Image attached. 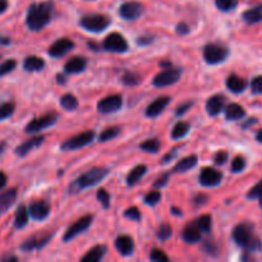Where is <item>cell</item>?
Returning <instances> with one entry per match:
<instances>
[{"label":"cell","mask_w":262,"mask_h":262,"mask_svg":"<svg viewBox=\"0 0 262 262\" xmlns=\"http://www.w3.org/2000/svg\"><path fill=\"white\" fill-rule=\"evenodd\" d=\"M53 4L51 3H40L32 4L27 12L26 25L31 31H40L51 20Z\"/></svg>","instance_id":"6da1fadb"},{"label":"cell","mask_w":262,"mask_h":262,"mask_svg":"<svg viewBox=\"0 0 262 262\" xmlns=\"http://www.w3.org/2000/svg\"><path fill=\"white\" fill-rule=\"evenodd\" d=\"M252 230V225L248 224V223H243V224L237 225L233 229L232 237L234 242L241 247L246 248L248 251H256L261 247V242L257 238L253 237Z\"/></svg>","instance_id":"7a4b0ae2"},{"label":"cell","mask_w":262,"mask_h":262,"mask_svg":"<svg viewBox=\"0 0 262 262\" xmlns=\"http://www.w3.org/2000/svg\"><path fill=\"white\" fill-rule=\"evenodd\" d=\"M107 173H109V170L104 168L91 169V170H89L87 173L82 174V176L69 187V192L77 193V192L83 191V189L89 188V187L96 186L97 183H100V182L107 176Z\"/></svg>","instance_id":"3957f363"},{"label":"cell","mask_w":262,"mask_h":262,"mask_svg":"<svg viewBox=\"0 0 262 262\" xmlns=\"http://www.w3.org/2000/svg\"><path fill=\"white\" fill-rule=\"evenodd\" d=\"M79 25H81L82 28H84L86 31H90V32H102L110 25V18L102 14L84 15L79 20Z\"/></svg>","instance_id":"277c9868"},{"label":"cell","mask_w":262,"mask_h":262,"mask_svg":"<svg viewBox=\"0 0 262 262\" xmlns=\"http://www.w3.org/2000/svg\"><path fill=\"white\" fill-rule=\"evenodd\" d=\"M228 49L223 45H217V43H209L205 46L204 49V59L207 64H220L223 61L227 60L228 58Z\"/></svg>","instance_id":"5b68a950"},{"label":"cell","mask_w":262,"mask_h":262,"mask_svg":"<svg viewBox=\"0 0 262 262\" xmlns=\"http://www.w3.org/2000/svg\"><path fill=\"white\" fill-rule=\"evenodd\" d=\"M94 137H95V133L92 132V130L82 132L79 133V135L67 140L64 143H61V150L71 151V150H77V148L84 147V146H87L89 143L92 142Z\"/></svg>","instance_id":"8992f818"},{"label":"cell","mask_w":262,"mask_h":262,"mask_svg":"<svg viewBox=\"0 0 262 262\" xmlns=\"http://www.w3.org/2000/svg\"><path fill=\"white\" fill-rule=\"evenodd\" d=\"M104 49L112 53H125L128 50V42L124 36L118 32H113L104 40Z\"/></svg>","instance_id":"52a82bcc"},{"label":"cell","mask_w":262,"mask_h":262,"mask_svg":"<svg viewBox=\"0 0 262 262\" xmlns=\"http://www.w3.org/2000/svg\"><path fill=\"white\" fill-rule=\"evenodd\" d=\"M58 119V115L55 113H50V114H46L43 117L35 118L33 120H31L27 125H26V132L27 133H36L40 132V130L45 129V128L51 127L56 123Z\"/></svg>","instance_id":"ba28073f"},{"label":"cell","mask_w":262,"mask_h":262,"mask_svg":"<svg viewBox=\"0 0 262 262\" xmlns=\"http://www.w3.org/2000/svg\"><path fill=\"white\" fill-rule=\"evenodd\" d=\"M91 224H92V216H91V215H86V216L78 219L76 223H74L73 225H71V227L67 229L66 234H64V237H63L64 242H68V241L76 238L77 235L81 234V233H83L84 230L89 229L90 225H91Z\"/></svg>","instance_id":"9c48e42d"},{"label":"cell","mask_w":262,"mask_h":262,"mask_svg":"<svg viewBox=\"0 0 262 262\" xmlns=\"http://www.w3.org/2000/svg\"><path fill=\"white\" fill-rule=\"evenodd\" d=\"M182 71L181 69H168V71H164L161 73H159L158 76L154 78L152 83L156 87H166L170 86V84L176 83L181 78Z\"/></svg>","instance_id":"30bf717a"},{"label":"cell","mask_w":262,"mask_h":262,"mask_svg":"<svg viewBox=\"0 0 262 262\" xmlns=\"http://www.w3.org/2000/svg\"><path fill=\"white\" fill-rule=\"evenodd\" d=\"M122 105L123 97L120 95H112V96H107L105 99H102L101 101H99L97 110L101 114H110V113L118 112L122 107Z\"/></svg>","instance_id":"8fae6325"},{"label":"cell","mask_w":262,"mask_h":262,"mask_svg":"<svg viewBox=\"0 0 262 262\" xmlns=\"http://www.w3.org/2000/svg\"><path fill=\"white\" fill-rule=\"evenodd\" d=\"M143 12V5L137 2H128L120 5L119 15L125 20L137 19Z\"/></svg>","instance_id":"7c38bea8"},{"label":"cell","mask_w":262,"mask_h":262,"mask_svg":"<svg viewBox=\"0 0 262 262\" xmlns=\"http://www.w3.org/2000/svg\"><path fill=\"white\" fill-rule=\"evenodd\" d=\"M223 179V174L214 168L202 169L200 174V183L205 187H215L220 184Z\"/></svg>","instance_id":"4fadbf2b"},{"label":"cell","mask_w":262,"mask_h":262,"mask_svg":"<svg viewBox=\"0 0 262 262\" xmlns=\"http://www.w3.org/2000/svg\"><path fill=\"white\" fill-rule=\"evenodd\" d=\"M74 48L73 41L69 38H60V40L55 41L53 45L49 49V55L53 58H60V56L66 55L68 51H71Z\"/></svg>","instance_id":"5bb4252c"},{"label":"cell","mask_w":262,"mask_h":262,"mask_svg":"<svg viewBox=\"0 0 262 262\" xmlns=\"http://www.w3.org/2000/svg\"><path fill=\"white\" fill-rule=\"evenodd\" d=\"M170 104V97L169 96H160L151 102L146 109V115L148 118H156L165 110V107Z\"/></svg>","instance_id":"9a60e30c"},{"label":"cell","mask_w":262,"mask_h":262,"mask_svg":"<svg viewBox=\"0 0 262 262\" xmlns=\"http://www.w3.org/2000/svg\"><path fill=\"white\" fill-rule=\"evenodd\" d=\"M28 211H30V216L35 220H43L49 216V212H50V206H49L48 202L45 201H37L33 202L28 207Z\"/></svg>","instance_id":"2e32d148"},{"label":"cell","mask_w":262,"mask_h":262,"mask_svg":"<svg viewBox=\"0 0 262 262\" xmlns=\"http://www.w3.org/2000/svg\"><path fill=\"white\" fill-rule=\"evenodd\" d=\"M115 248L122 256H130L135 252V242L129 235H120L115 241Z\"/></svg>","instance_id":"e0dca14e"},{"label":"cell","mask_w":262,"mask_h":262,"mask_svg":"<svg viewBox=\"0 0 262 262\" xmlns=\"http://www.w3.org/2000/svg\"><path fill=\"white\" fill-rule=\"evenodd\" d=\"M224 104H225V97L222 95H214V96L210 97L206 102V110L210 115L212 117H216L220 113L224 110Z\"/></svg>","instance_id":"ac0fdd59"},{"label":"cell","mask_w":262,"mask_h":262,"mask_svg":"<svg viewBox=\"0 0 262 262\" xmlns=\"http://www.w3.org/2000/svg\"><path fill=\"white\" fill-rule=\"evenodd\" d=\"M42 142H43V136H37V137L30 138V140H27L26 142H23L22 145H19L17 148H15V154L19 156H26L28 152H31L33 148L38 147Z\"/></svg>","instance_id":"d6986e66"},{"label":"cell","mask_w":262,"mask_h":262,"mask_svg":"<svg viewBox=\"0 0 262 262\" xmlns=\"http://www.w3.org/2000/svg\"><path fill=\"white\" fill-rule=\"evenodd\" d=\"M87 66V60L82 56H74L72 58L71 60L67 61V64L64 66V71L67 73H71V74H76V73H81L86 69Z\"/></svg>","instance_id":"ffe728a7"},{"label":"cell","mask_w":262,"mask_h":262,"mask_svg":"<svg viewBox=\"0 0 262 262\" xmlns=\"http://www.w3.org/2000/svg\"><path fill=\"white\" fill-rule=\"evenodd\" d=\"M17 199V189H9L0 193V214L7 211Z\"/></svg>","instance_id":"44dd1931"},{"label":"cell","mask_w":262,"mask_h":262,"mask_svg":"<svg viewBox=\"0 0 262 262\" xmlns=\"http://www.w3.org/2000/svg\"><path fill=\"white\" fill-rule=\"evenodd\" d=\"M106 253V247L105 246H95L94 248L89 251L83 257L81 258L82 262H99Z\"/></svg>","instance_id":"7402d4cb"},{"label":"cell","mask_w":262,"mask_h":262,"mask_svg":"<svg viewBox=\"0 0 262 262\" xmlns=\"http://www.w3.org/2000/svg\"><path fill=\"white\" fill-rule=\"evenodd\" d=\"M227 87L230 91L234 92V94H241L247 87V82H246V79L241 78V77L235 76V74H232V76L228 77Z\"/></svg>","instance_id":"603a6c76"},{"label":"cell","mask_w":262,"mask_h":262,"mask_svg":"<svg viewBox=\"0 0 262 262\" xmlns=\"http://www.w3.org/2000/svg\"><path fill=\"white\" fill-rule=\"evenodd\" d=\"M49 239H50V235H46V237H33L31 238V239L26 241V242L20 246V248H22V251H26V252H30V251L32 250H38V248H41L42 246H45Z\"/></svg>","instance_id":"cb8c5ba5"},{"label":"cell","mask_w":262,"mask_h":262,"mask_svg":"<svg viewBox=\"0 0 262 262\" xmlns=\"http://www.w3.org/2000/svg\"><path fill=\"white\" fill-rule=\"evenodd\" d=\"M45 67V61H43L42 58L40 56L31 55L28 58L25 59L23 61V68L27 72H38Z\"/></svg>","instance_id":"d4e9b609"},{"label":"cell","mask_w":262,"mask_h":262,"mask_svg":"<svg viewBox=\"0 0 262 262\" xmlns=\"http://www.w3.org/2000/svg\"><path fill=\"white\" fill-rule=\"evenodd\" d=\"M182 238L186 243H197L201 239V230L199 229V227L188 225V227L184 228L183 233H182Z\"/></svg>","instance_id":"484cf974"},{"label":"cell","mask_w":262,"mask_h":262,"mask_svg":"<svg viewBox=\"0 0 262 262\" xmlns=\"http://www.w3.org/2000/svg\"><path fill=\"white\" fill-rule=\"evenodd\" d=\"M246 115V110L239 104H229L225 107V118L228 120L242 119Z\"/></svg>","instance_id":"4316f807"},{"label":"cell","mask_w":262,"mask_h":262,"mask_svg":"<svg viewBox=\"0 0 262 262\" xmlns=\"http://www.w3.org/2000/svg\"><path fill=\"white\" fill-rule=\"evenodd\" d=\"M199 158L196 155H191L188 158H184L183 160L179 161L176 166H174V171L176 173H186L189 169H192L193 166H196Z\"/></svg>","instance_id":"83f0119b"},{"label":"cell","mask_w":262,"mask_h":262,"mask_svg":"<svg viewBox=\"0 0 262 262\" xmlns=\"http://www.w3.org/2000/svg\"><path fill=\"white\" fill-rule=\"evenodd\" d=\"M28 215H30V211L26 209V206L20 205L17 209V212H15V219H14V227L17 229H22L27 225L28 223Z\"/></svg>","instance_id":"f1b7e54d"},{"label":"cell","mask_w":262,"mask_h":262,"mask_svg":"<svg viewBox=\"0 0 262 262\" xmlns=\"http://www.w3.org/2000/svg\"><path fill=\"white\" fill-rule=\"evenodd\" d=\"M243 19L247 23H257L262 20V5H258V7L252 8V9H248L243 13Z\"/></svg>","instance_id":"f546056e"},{"label":"cell","mask_w":262,"mask_h":262,"mask_svg":"<svg viewBox=\"0 0 262 262\" xmlns=\"http://www.w3.org/2000/svg\"><path fill=\"white\" fill-rule=\"evenodd\" d=\"M146 171H147V166L146 165H138L136 166V168H133L127 177L128 186H133V184L137 183V182L145 176Z\"/></svg>","instance_id":"4dcf8cb0"},{"label":"cell","mask_w":262,"mask_h":262,"mask_svg":"<svg viewBox=\"0 0 262 262\" xmlns=\"http://www.w3.org/2000/svg\"><path fill=\"white\" fill-rule=\"evenodd\" d=\"M188 132H189V123L179 122L174 125L173 130H171V138H173V140H179V138H183Z\"/></svg>","instance_id":"1f68e13d"},{"label":"cell","mask_w":262,"mask_h":262,"mask_svg":"<svg viewBox=\"0 0 262 262\" xmlns=\"http://www.w3.org/2000/svg\"><path fill=\"white\" fill-rule=\"evenodd\" d=\"M161 147L160 141L156 140V138H150V140L145 141L140 145V148L145 152H151V154H156Z\"/></svg>","instance_id":"d6a6232c"},{"label":"cell","mask_w":262,"mask_h":262,"mask_svg":"<svg viewBox=\"0 0 262 262\" xmlns=\"http://www.w3.org/2000/svg\"><path fill=\"white\" fill-rule=\"evenodd\" d=\"M60 105H61V107H63V109L71 112V110H76L77 109V106H78V101H77V99L73 96V95L68 94V95H64V96L61 97Z\"/></svg>","instance_id":"836d02e7"},{"label":"cell","mask_w":262,"mask_h":262,"mask_svg":"<svg viewBox=\"0 0 262 262\" xmlns=\"http://www.w3.org/2000/svg\"><path fill=\"white\" fill-rule=\"evenodd\" d=\"M120 133V129L118 127H112V128H106L104 132H101V135L99 136V141L100 142H106V141L113 140V138L117 137L118 135Z\"/></svg>","instance_id":"e575fe53"},{"label":"cell","mask_w":262,"mask_h":262,"mask_svg":"<svg viewBox=\"0 0 262 262\" xmlns=\"http://www.w3.org/2000/svg\"><path fill=\"white\" fill-rule=\"evenodd\" d=\"M211 225L212 222L210 215H202V216L199 217V220H197V227H199V229L204 233H209L210 230H211Z\"/></svg>","instance_id":"d590c367"},{"label":"cell","mask_w":262,"mask_h":262,"mask_svg":"<svg viewBox=\"0 0 262 262\" xmlns=\"http://www.w3.org/2000/svg\"><path fill=\"white\" fill-rule=\"evenodd\" d=\"M215 4L223 12H230L238 4V0H215Z\"/></svg>","instance_id":"8d00e7d4"},{"label":"cell","mask_w":262,"mask_h":262,"mask_svg":"<svg viewBox=\"0 0 262 262\" xmlns=\"http://www.w3.org/2000/svg\"><path fill=\"white\" fill-rule=\"evenodd\" d=\"M14 113V104L13 102H4L0 105V120L8 119Z\"/></svg>","instance_id":"74e56055"},{"label":"cell","mask_w":262,"mask_h":262,"mask_svg":"<svg viewBox=\"0 0 262 262\" xmlns=\"http://www.w3.org/2000/svg\"><path fill=\"white\" fill-rule=\"evenodd\" d=\"M161 199V193L158 191H151L150 193L146 194L145 197V204L148 205V206H155L160 202Z\"/></svg>","instance_id":"f35d334b"},{"label":"cell","mask_w":262,"mask_h":262,"mask_svg":"<svg viewBox=\"0 0 262 262\" xmlns=\"http://www.w3.org/2000/svg\"><path fill=\"white\" fill-rule=\"evenodd\" d=\"M15 66H17V61L9 59V60H5L4 63L0 64V77L5 76V74L10 73L12 71H14Z\"/></svg>","instance_id":"ab89813d"},{"label":"cell","mask_w":262,"mask_h":262,"mask_svg":"<svg viewBox=\"0 0 262 262\" xmlns=\"http://www.w3.org/2000/svg\"><path fill=\"white\" fill-rule=\"evenodd\" d=\"M122 79L127 86H135V84H137L138 82L141 81V77L138 76V74L133 73V72H127V73L122 77Z\"/></svg>","instance_id":"60d3db41"},{"label":"cell","mask_w":262,"mask_h":262,"mask_svg":"<svg viewBox=\"0 0 262 262\" xmlns=\"http://www.w3.org/2000/svg\"><path fill=\"white\" fill-rule=\"evenodd\" d=\"M150 260L155 261V262H168L169 257L165 255V252L159 248H155V250L151 251L150 253Z\"/></svg>","instance_id":"b9f144b4"},{"label":"cell","mask_w":262,"mask_h":262,"mask_svg":"<svg viewBox=\"0 0 262 262\" xmlns=\"http://www.w3.org/2000/svg\"><path fill=\"white\" fill-rule=\"evenodd\" d=\"M173 234V229L169 224H163L160 228H159V232H158V237L159 239L161 241H166L171 237Z\"/></svg>","instance_id":"7bdbcfd3"},{"label":"cell","mask_w":262,"mask_h":262,"mask_svg":"<svg viewBox=\"0 0 262 262\" xmlns=\"http://www.w3.org/2000/svg\"><path fill=\"white\" fill-rule=\"evenodd\" d=\"M97 200L100 201V204L104 206V209H109L110 206V194L107 193L105 189H99V192H97Z\"/></svg>","instance_id":"ee69618b"},{"label":"cell","mask_w":262,"mask_h":262,"mask_svg":"<svg viewBox=\"0 0 262 262\" xmlns=\"http://www.w3.org/2000/svg\"><path fill=\"white\" fill-rule=\"evenodd\" d=\"M246 168V160L242 156H237L232 163V171L233 173H241Z\"/></svg>","instance_id":"f6af8a7d"},{"label":"cell","mask_w":262,"mask_h":262,"mask_svg":"<svg viewBox=\"0 0 262 262\" xmlns=\"http://www.w3.org/2000/svg\"><path fill=\"white\" fill-rule=\"evenodd\" d=\"M124 216L130 220H135V222H138V220H141V211L137 207H129V209L125 210Z\"/></svg>","instance_id":"bcb514c9"},{"label":"cell","mask_w":262,"mask_h":262,"mask_svg":"<svg viewBox=\"0 0 262 262\" xmlns=\"http://www.w3.org/2000/svg\"><path fill=\"white\" fill-rule=\"evenodd\" d=\"M251 89L256 95H262V76H257L251 82Z\"/></svg>","instance_id":"7dc6e473"},{"label":"cell","mask_w":262,"mask_h":262,"mask_svg":"<svg viewBox=\"0 0 262 262\" xmlns=\"http://www.w3.org/2000/svg\"><path fill=\"white\" fill-rule=\"evenodd\" d=\"M261 194H262V181L258 182L255 187H252V188H251V191L248 192L247 197L248 199L252 200V199H257V197H260Z\"/></svg>","instance_id":"c3c4849f"},{"label":"cell","mask_w":262,"mask_h":262,"mask_svg":"<svg viewBox=\"0 0 262 262\" xmlns=\"http://www.w3.org/2000/svg\"><path fill=\"white\" fill-rule=\"evenodd\" d=\"M228 161V152L225 151H219V152L215 154L214 156V163L217 164V165H223Z\"/></svg>","instance_id":"681fc988"},{"label":"cell","mask_w":262,"mask_h":262,"mask_svg":"<svg viewBox=\"0 0 262 262\" xmlns=\"http://www.w3.org/2000/svg\"><path fill=\"white\" fill-rule=\"evenodd\" d=\"M192 105H193V102H192V101H187V102H184V104L179 105V106L177 107L176 114L178 115V117H181V115H183L184 113L188 112V109L192 106Z\"/></svg>","instance_id":"f907efd6"},{"label":"cell","mask_w":262,"mask_h":262,"mask_svg":"<svg viewBox=\"0 0 262 262\" xmlns=\"http://www.w3.org/2000/svg\"><path fill=\"white\" fill-rule=\"evenodd\" d=\"M188 32L189 27L187 23H179V25L177 26V33H179V35H187Z\"/></svg>","instance_id":"816d5d0a"},{"label":"cell","mask_w":262,"mask_h":262,"mask_svg":"<svg viewBox=\"0 0 262 262\" xmlns=\"http://www.w3.org/2000/svg\"><path fill=\"white\" fill-rule=\"evenodd\" d=\"M168 178H169V174H165V176H164V177H161V178H159L158 182H156V183H155V187H163V186H165L166 181H168Z\"/></svg>","instance_id":"f5cc1de1"},{"label":"cell","mask_w":262,"mask_h":262,"mask_svg":"<svg viewBox=\"0 0 262 262\" xmlns=\"http://www.w3.org/2000/svg\"><path fill=\"white\" fill-rule=\"evenodd\" d=\"M7 184V176L3 171H0V189H3Z\"/></svg>","instance_id":"db71d44e"},{"label":"cell","mask_w":262,"mask_h":262,"mask_svg":"<svg viewBox=\"0 0 262 262\" xmlns=\"http://www.w3.org/2000/svg\"><path fill=\"white\" fill-rule=\"evenodd\" d=\"M8 9V2L7 0H0V14L4 13Z\"/></svg>","instance_id":"11a10c76"},{"label":"cell","mask_w":262,"mask_h":262,"mask_svg":"<svg viewBox=\"0 0 262 262\" xmlns=\"http://www.w3.org/2000/svg\"><path fill=\"white\" fill-rule=\"evenodd\" d=\"M206 199H207L206 196H199V197H196V199H194L193 201L196 202L197 205H202V204H205V202H206V201H202V200H206Z\"/></svg>","instance_id":"9f6ffc18"},{"label":"cell","mask_w":262,"mask_h":262,"mask_svg":"<svg viewBox=\"0 0 262 262\" xmlns=\"http://www.w3.org/2000/svg\"><path fill=\"white\" fill-rule=\"evenodd\" d=\"M0 43H2V45H9L10 38L4 37V36H0Z\"/></svg>","instance_id":"6f0895ef"},{"label":"cell","mask_w":262,"mask_h":262,"mask_svg":"<svg viewBox=\"0 0 262 262\" xmlns=\"http://www.w3.org/2000/svg\"><path fill=\"white\" fill-rule=\"evenodd\" d=\"M151 41H152V37H148L147 40H146L145 37H142V38H140V40H138V43H142V45H145V43H148V42H151Z\"/></svg>","instance_id":"680465c9"},{"label":"cell","mask_w":262,"mask_h":262,"mask_svg":"<svg viewBox=\"0 0 262 262\" xmlns=\"http://www.w3.org/2000/svg\"><path fill=\"white\" fill-rule=\"evenodd\" d=\"M174 156H176V152H170L169 155H166L165 158H164V163H169V161H170V159L174 158Z\"/></svg>","instance_id":"91938a15"},{"label":"cell","mask_w":262,"mask_h":262,"mask_svg":"<svg viewBox=\"0 0 262 262\" xmlns=\"http://www.w3.org/2000/svg\"><path fill=\"white\" fill-rule=\"evenodd\" d=\"M256 140H257L258 142L262 143V129H260L257 132V135H256Z\"/></svg>","instance_id":"94428289"},{"label":"cell","mask_w":262,"mask_h":262,"mask_svg":"<svg viewBox=\"0 0 262 262\" xmlns=\"http://www.w3.org/2000/svg\"><path fill=\"white\" fill-rule=\"evenodd\" d=\"M171 214H176V215H182L181 210L177 209V207H171Z\"/></svg>","instance_id":"6125c7cd"},{"label":"cell","mask_w":262,"mask_h":262,"mask_svg":"<svg viewBox=\"0 0 262 262\" xmlns=\"http://www.w3.org/2000/svg\"><path fill=\"white\" fill-rule=\"evenodd\" d=\"M5 142H0V155H2L3 152H4V148H5Z\"/></svg>","instance_id":"be15d7a7"},{"label":"cell","mask_w":262,"mask_h":262,"mask_svg":"<svg viewBox=\"0 0 262 262\" xmlns=\"http://www.w3.org/2000/svg\"><path fill=\"white\" fill-rule=\"evenodd\" d=\"M58 82L59 83H64V82H66V79H64V76H60V74H58Z\"/></svg>","instance_id":"e7e4bbea"},{"label":"cell","mask_w":262,"mask_h":262,"mask_svg":"<svg viewBox=\"0 0 262 262\" xmlns=\"http://www.w3.org/2000/svg\"><path fill=\"white\" fill-rule=\"evenodd\" d=\"M4 261H17V257H14V256L13 257H7L4 258Z\"/></svg>","instance_id":"03108f58"},{"label":"cell","mask_w":262,"mask_h":262,"mask_svg":"<svg viewBox=\"0 0 262 262\" xmlns=\"http://www.w3.org/2000/svg\"><path fill=\"white\" fill-rule=\"evenodd\" d=\"M260 206H261V209H262V194L260 196Z\"/></svg>","instance_id":"003e7915"}]
</instances>
